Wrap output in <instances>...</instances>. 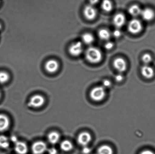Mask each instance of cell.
Instances as JSON below:
<instances>
[{"mask_svg":"<svg viewBox=\"0 0 155 154\" xmlns=\"http://www.w3.org/2000/svg\"><path fill=\"white\" fill-rule=\"evenodd\" d=\"M101 7L105 11L109 12L113 10V3L110 0H103L101 4Z\"/></svg>","mask_w":155,"mask_h":154,"instance_id":"cell-18","label":"cell"},{"mask_svg":"<svg viewBox=\"0 0 155 154\" xmlns=\"http://www.w3.org/2000/svg\"><path fill=\"white\" fill-rule=\"evenodd\" d=\"M122 34V32L120 31L119 29H117V28L114 31L113 33L114 37L116 38H118L121 37Z\"/></svg>","mask_w":155,"mask_h":154,"instance_id":"cell-26","label":"cell"},{"mask_svg":"<svg viewBox=\"0 0 155 154\" xmlns=\"http://www.w3.org/2000/svg\"><path fill=\"white\" fill-rule=\"evenodd\" d=\"M48 153L49 154H57V151L55 148H51L48 150Z\"/></svg>","mask_w":155,"mask_h":154,"instance_id":"cell-31","label":"cell"},{"mask_svg":"<svg viewBox=\"0 0 155 154\" xmlns=\"http://www.w3.org/2000/svg\"><path fill=\"white\" fill-rule=\"evenodd\" d=\"M142 9L139 5H133L128 9V13L131 16L134 17H137L141 15Z\"/></svg>","mask_w":155,"mask_h":154,"instance_id":"cell-16","label":"cell"},{"mask_svg":"<svg viewBox=\"0 0 155 154\" xmlns=\"http://www.w3.org/2000/svg\"></svg>","mask_w":155,"mask_h":154,"instance_id":"cell-37","label":"cell"},{"mask_svg":"<svg viewBox=\"0 0 155 154\" xmlns=\"http://www.w3.org/2000/svg\"><path fill=\"white\" fill-rule=\"evenodd\" d=\"M83 42L86 44H91L94 42V38L92 34L90 33H84L82 36Z\"/></svg>","mask_w":155,"mask_h":154,"instance_id":"cell-22","label":"cell"},{"mask_svg":"<svg viewBox=\"0 0 155 154\" xmlns=\"http://www.w3.org/2000/svg\"><path fill=\"white\" fill-rule=\"evenodd\" d=\"M142 61L145 63V65H148L153 61V57L151 56V54L149 53H145L142 56Z\"/></svg>","mask_w":155,"mask_h":154,"instance_id":"cell-24","label":"cell"},{"mask_svg":"<svg viewBox=\"0 0 155 154\" xmlns=\"http://www.w3.org/2000/svg\"><path fill=\"white\" fill-rule=\"evenodd\" d=\"M127 29L128 31L132 34H138L141 33L143 30V24L140 20L135 18L129 21Z\"/></svg>","mask_w":155,"mask_h":154,"instance_id":"cell-2","label":"cell"},{"mask_svg":"<svg viewBox=\"0 0 155 154\" xmlns=\"http://www.w3.org/2000/svg\"><path fill=\"white\" fill-rule=\"evenodd\" d=\"M45 68L46 71L49 73H54L58 71L59 68V64L55 60H49L45 63Z\"/></svg>","mask_w":155,"mask_h":154,"instance_id":"cell-9","label":"cell"},{"mask_svg":"<svg viewBox=\"0 0 155 154\" xmlns=\"http://www.w3.org/2000/svg\"><path fill=\"white\" fill-rule=\"evenodd\" d=\"M97 11L94 5H86L84 10V17L89 20H94L96 17Z\"/></svg>","mask_w":155,"mask_h":154,"instance_id":"cell-5","label":"cell"},{"mask_svg":"<svg viewBox=\"0 0 155 154\" xmlns=\"http://www.w3.org/2000/svg\"><path fill=\"white\" fill-rule=\"evenodd\" d=\"M85 58L90 63L97 64L101 61L103 56L102 52L99 49L91 47L86 51Z\"/></svg>","mask_w":155,"mask_h":154,"instance_id":"cell-1","label":"cell"},{"mask_svg":"<svg viewBox=\"0 0 155 154\" xmlns=\"http://www.w3.org/2000/svg\"><path fill=\"white\" fill-rule=\"evenodd\" d=\"M88 1H89L90 5H94L98 2L99 0H88Z\"/></svg>","mask_w":155,"mask_h":154,"instance_id":"cell-34","label":"cell"},{"mask_svg":"<svg viewBox=\"0 0 155 154\" xmlns=\"http://www.w3.org/2000/svg\"><path fill=\"white\" fill-rule=\"evenodd\" d=\"M114 68L120 73L125 72L127 69V65L126 61L122 58H117L114 60Z\"/></svg>","mask_w":155,"mask_h":154,"instance_id":"cell-7","label":"cell"},{"mask_svg":"<svg viewBox=\"0 0 155 154\" xmlns=\"http://www.w3.org/2000/svg\"><path fill=\"white\" fill-rule=\"evenodd\" d=\"M73 146L72 143L68 140H64L61 144V148L64 152H69L72 150Z\"/></svg>","mask_w":155,"mask_h":154,"instance_id":"cell-21","label":"cell"},{"mask_svg":"<svg viewBox=\"0 0 155 154\" xmlns=\"http://www.w3.org/2000/svg\"><path fill=\"white\" fill-rule=\"evenodd\" d=\"M124 79V76L121 74H117L115 77V79L117 82H121V81H123Z\"/></svg>","mask_w":155,"mask_h":154,"instance_id":"cell-28","label":"cell"},{"mask_svg":"<svg viewBox=\"0 0 155 154\" xmlns=\"http://www.w3.org/2000/svg\"><path fill=\"white\" fill-rule=\"evenodd\" d=\"M91 152V150L89 147L87 146H84L82 149V152L84 154H88Z\"/></svg>","mask_w":155,"mask_h":154,"instance_id":"cell-30","label":"cell"},{"mask_svg":"<svg viewBox=\"0 0 155 154\" xmlns=\"http://www.w3.org/2000/svg\"><path fill=\"white\" fill-rule=\"evenodd\" d=\"M98 36L101 39L107 40L111 37V33L108 30L106 29H102L98 32Z\"/></svg>","mask_w":155,"mask_h":154,"instance_id":"cell-20","label":"cell"},{"mask_svg":"<svg viewBox=\"0 0 155 154\" xmlns=\"http://www.w3.org/2000/svg\"><path fill=\"white\" fill-rule=\"evenodd\" d=\"M9 75L4 71H0V83L4 84L9 80Z\"/></svg>","mask_w":155,"mask_h":154,"instance_id":"cell-25","label":"cell"},{"mask_svg":"<svg viewBox=\"0 0 155 154\" xmlns=\"http://www.w3.org/2000/svg\"><path fill=\"white\" fill-rule=\"evenodd\" d=\"M10 121L6 115H0V132H3L8 129L10 126Z\"/></svg>","mask_w":155,"mask_h":154,"instance_id":"cell-14","label":"cell"},{"mask_svg":"<svg viewBox=\"0 0 155 154\" xmlns=\"http://www.w3.org/2000/svg\"><path fill=\"white\" fill-rule=\"evenodd\" d=\"M70 54L74 57H78L81 55L83 51V46L82 42L78 41L71 45L69 49Z\"/></svg>","mask_w":155,"mask_h":154,"instance_id":"cell-6","label":"cell"},{"mask_svg":"<svg viewBox=\"0 0 155 154\" xmlns=\"http://www.w3.org/2000/svg\"><path fill=\"white\" fill-rule=\"evenodd\" d=\"M11 140L13 143H15L16 142H17L18 141L17 137L15 135H13L11 137Z\"/></svg>","mask_w":155,"mask_h":154,"instance_id":"cell-33","label":"cell"},{"mask_svg":"<svg viewBox=\"0 0 155 154\" xmlns=\"http://www.w3.org/2000/svg\"><path fill=\"white\" fill-rule=\"evenodd\" d=\"M104 87L108 88L111 86V82L108 80H104L103 82Z\"/></svg>","mask_w":155,"mask_h":154,"instance_id":"cell-29","label":"cell"},{"mask_svg":"<svg viewBox=\"0 0 155 154\" xmlns=\"http://www.w3.org/2000/svg\"><path fill=\"white\" fill-rule=\"evenodd\" d=\"M45 102V99L42 96L39 95H35L30 99L28 103V105L30 107L35 108L41 107L43 105Z\"/></svg>","mask_w":155,"mask_h":154,"instance_id":"cell-4","label":"cell"},{"mask_svg":"<svg viewBox=\"0 0 155 154\" xmlns=\"http://www.w3.org/2000/svg\"><path fill=\"white\" fill-rule=\"evenodd\" d=\"M10 143L8 138L5 136H0V147L3 149H7L9 147Z\"/></svg>","mask_w":155,"mask_h":154,"instance_id":"cell-23","label":"cell"},{"mask_svg":"<svg viewBox=\"0 0 155 154\" xmlns=\"http://www.w3.org/2000/svg\"><path fill=\"white\" fill-rule=\"evenodd\" d=\"M91 98L95 101L103 100L106 96V91L103 86H97L94 88L90 93Z\"/></svg>","mask_w":155,"mask_h":154,"instance_id":"cell-3","label":"cell"},{"mask_svg":"<svg viewBox=\"0 0 155 154\" xmlns=\"http://www.w3.org/2000/svg\"><path fill=\"white\" fill-rule=\"evenodd\" d=\"M113 149L109 146L103 145L97 150V154H113Z\"/></svg>","mask_w":155,"mask_h":154,"instance_id":"cell-19","label":"cell"},{"mask_svg":"<svg viewBox=\"0 0 155 154\" xmlns=\"http://www.w3.org/2000/svg\"><path fill=\"white\" fill-rule=\"evenodd\" d=\"M31 150L34 154H42L47 150V146L44 142L38 141L32 145Z\"/></svg>","mask_w":155,"mask_h":154,"instance_id":"cell-8","label":"cell"},{"mask_svg":"<svg viewBox=\"0 0 155 154\" xmlns=\"http://www.w3.org/2000/svg\"><path fill=\"white\" fill-rule=\"evenodd\" d=\"M1 28H2V25H1V24H0V30H1Z\"/></svg>","mask_w":155,"mask_h":154,"instance_id":"cell-35","label":"cell"},{"mask_svg":"<svg viewBox=\"0 0 155 154\" xmlns=\"http://www.w3.org/2000/svg\"><path fill=\"white\" fill-rule=\"evenodd\" d=\"M91 136L87 132H83L78 135L77 141L79 145L83 146H87L91 140Z\"/></svg>","mask_w":155,"mask_h":154,"instance_id":"cell-11","label":"cell"},{"mask_svg":"<svg viewBox=\"0 0 155 154\" xmlns=\"http://www.w3.org/2000/svg\"><path fill=\"white\" fill-rule=\"evenodd\" d=\"M15 150L18 154H25L28 152V147L25 143L18 141L15 143Z\"/></svg>","mask_w":155,"mask_h":154,"instance_id":"cell-15","label":"cell"},{"mask_svg":"<svg viewBox=\"0 0 155 154\" xmlns=\"http://www.w3.org/2000/svg\"><path fill=\"white\" fill-rule=\"evenodd\" d=\"M48 139L51 144H55L60 140V134L56 132H51L48 135Z\"/></svg>","mask_w":155,"mask_h":154,"instance_id":"cell-17","label":"cell"},{"mask_svg":"<svg viewBox=\"0 0 155 154\" xmlns=\"http://www.w3.org/2000/svg\"><path fill=\"white\" fill-rule=\"evenodd\" d=\"M140 15L145 21H150L155 18V12L151 8H146L142 10Z\"/></svg>","mask_w":155,"mask_h":154,"instance_id":"cell-12","label":"cell"},{"mask_svg":"<svg viewBox=\"0 0 155 154\" xmlns=\"http://www.w3.org/2000/svg\"><path fill=\"white\" fill-rule=\"evenodd\" d=\"M140 154H155L153 151L149 150H145L142 151Z\"/></svg>","mask_w":155,"mask_h":154,"instance_id":"cell-32","label":"cell"},{"mask_svg":"<svg viewBox=\"0 0 155 154\" xmlns=\"http://www.w3.org/2000/svg\"><path fill=\"white\" fill-rule=\"evenodd\" d=\"M142 76L146 79L152 78L154 76L155 71L154 69L149 65H144L141 69Z\"/></svg>","mask_w":155,"mask_h":154,"instance_id":"cell-13","label":"cell"},{"mask_svg":"<svg viewBox=\"0 0 155 154\" xmlns=\"http://www.w3.org/2000/svg\"><path fill=\"white\" fill-rule=\"evenodd\" d=\"M126 18L124 14L122 13L117 14L113 18V24L117 29L121 28L125 24Z\"/></svg>","mask_w":155,"mask_h":154,"instance_id":"cell-10","label":"cell"},{"mask_svg":"<svg viewBox=\"0 0 155 154\" xmlns=\"http://www.w3.org/2000/svg\"><path fill=\"white\" fill-rule=\"evenodd\" d=\"M114 44L112 42H107L105 44L104 48L107 50H111L113 49Z\"/></svg>","mask_w":155,"mask_h":154,"instance_id":"cell-27","label":"cell"},{"mask_svg":"<svg viewBox=\"0 0 155 154\" xmlns=\"http://www.w3.org/2000/svg\"><path fill=\"white\" fill-rule=\"evenodd\" d=\"M0 97H1V92H0Z\"/></svg>","mask_w":155,"mask_h":154,"instance_id":"cell-36","label":"cell"}]
</instances>
